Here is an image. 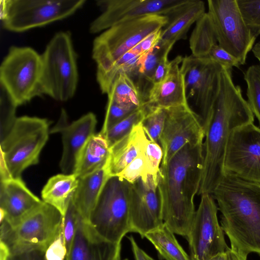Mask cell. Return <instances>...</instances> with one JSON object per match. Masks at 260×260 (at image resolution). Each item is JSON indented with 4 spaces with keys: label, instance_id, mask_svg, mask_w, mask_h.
Returning a JSON list of instances; mask_svg holds the SVG:
<instances>
[{
    "label": "cell",
    "instance_id": "44dd1931",
    "mask_svg": "<svg viewBox=\"0 0 260 260\" xmlns=\"http://www.w3.org/2000/svg\"><path fill=\"white\" fill-rule=\"evenodd\" d=\"M182 59L178 55L170 61L166 77L150 90L148 104L163 109L188 104L185 79L180 67Z\"/></svg>",
    "mask_w": 260,
    "mask_h": 260
},
{
    "label": "cell",
    "instance_id": "8992f818",
    "mask_svg": "<svg viewBox=\"0 0 260 260\" xmlns=\"http://www.w3.org/2000/svg\"><path fill=\"white\" fill-rule=\"evenodd\" d=\"M168 20L165 15H148L118 23L104 31L93 43L92 58L97 71L108 69L147 36L162 28Z\"/></svg>",
    "mask_w": 260,
    "mask_h": 260
},
{
    "label": "cell",
    "instance_id": "1f68e13d",
    "mask_svg": "<svg viewBox=\"0 0 260 260\" xmlns=\"http://www.w3.org/2000/svg\"><path fill=\"white\" fill-rule=\"evenodd\" d=\"M147 111L146 104L114 125L103 135L108 141L110 147L128 135L135 126L141 123Z\"/></svg>",
    "mask_w": 260,
    "mask_h": 260
},
{
    "label": "cell",
    "instance_id": "f6af8a7d",
    "mask_svg": "<svg viewBox=\"0 0 260 260\" xmlns=\"http://www.w3.org/2000/svg\"><path fill=\"white\" fill-rule=\"evenodd\" d=\"M45 251L42 250H32L11 254L8 260H46Z\"/></svg>",
    "mask_w": 260,
    "mask_h": 260
},
{
    "label": "cell",
    "instance_id": "4fadbf2b",
    "mask_svg": "<svg viewBox=\"0 0 260 260\" xmlns=\"http://www.w3.org/2000/svg\"><path fill=\"white\" fill-rule=\"evenodd\" d=\"M201 196L199 206L186 238L191 260H209L225 252L229 247L218 222V209L215 199L209 193Z\"/></svg>",
    "mask_w": 260,
    "mask_h": 260
},
{
    "label": "cell",
    "instance_id": "f1b7e54d",
    "mask_svg": "<svg viewBox=\"0 0 260 260\" xmlns=\"http://www.w3.org/2000/svg\"><path fill=\"white\" fill-rule=\"evenodd\" d=\"M107 95L109 100L135 110L147 103L134 81L125 73L119 75Z\"/></svg>",
    "mask_w": 260,
    "mask_h": 260
},
{
    "label": "cell",
    "instance_id": "f35d334b",
    "mask_svg": "<svg viewBox=\"0 0 260 260\" xmlns=\"http://www.w3.org/2000/svg\"><path fill=\"white\" fill-rule=\"evenodd\" d=\"M80 216V214L71 200L62 220V230L67 253L72 244Z\"/></svg>",
    "mask_w": 260,
    "mask_h": 260
},
{
    "label": "cell",
    "instance_id": "c3c4849f",
    "mask_svg": "<svg viewBox=\"0 0 260 260\" xmlns=\"http://www.w3.org/2000/svg\"><path fill=\"white\" fill-rule=\"evenodd\" d=\"M11 252L8 245L0 240V260H8Z\"/></svg>",
    "mask_w": 260,
    "mask_h": 260
},
{
    "label": "cell",
    "instance_id": "83f0119b",
    "mask_svg": "<svg viewBox=\"0 0 260 260\" xmlns=\"http://www.w3.org/2000/svg\"><path fill=\"white\" fill-rule=\"evenodd\" d=\"M174 234L164 222L161 226L147 233L144 237L153 245L160 260H191Z\"/></svg>",
    "mask_w": 260,
    "mask_h": 260
},
{
    "label": "cell",
    "instance_id": "e575fe53",
    "mask_svg": "<svg viewBox=\"0 0 260 260\" xmlns=\"http://www.w3.org/2000/svg\"><path fill=\"white\" fill-rule=\"evenodd\" d=\"M17 107L10 94L0 84V140L6 136L15 122Z\"/></svg>",
    "mask_w": 260,
    "mask_h": 260
},
{
    "label": "cell",
    "instance_id": "ba28073f",
    "mask_svg": "<svg viewBox=\"0 0 260 260\" xmlns=\"http://www.w3.org/2000/svg\"><path fill=\"white\" fill-rule=\"evenodd\" d=\"M129 183L118 176L110 177L91 212L88 222L102 238L121 243L130 232Z\"/></svg>",
    "mask_w": 260,
    "mask_h": 260
},
{
    "label": "cell",
    "instance_id": "9c48e42d",
    "mask_svg": "<svg viewBox=\"0 0 260 260\" xmlns=\"http://www.w3.org/2000/svg\"><path fill=\"white\" fill-rule=\"evenodd\" d=\"M85 3L84 0H3L1 19L6 29L22 32L66 18Z\"/></svg>",
    "mask_w": 260,
    "mask_h": 260
},
{
    "label": "cell",
    "instance_id": "5b68a950",
    "mask_svg": "<svg viewBox=\"0 0 260 260\" xmlns=\"http://www.w3.org/2000/svg\"><path fill=\"white\" fill-rule=\"evenodd\" d=\"M41 90L55 100L72 98L78 83L76 55L70 33H56L41 55Z\"/></svg>",
    "mask_w": 260,
    "mask_h": 260
},
{
    "label": "cell",
    "instance_id": "681fc988",
    "mask_svg": "<svg viewBox=\"0 0 260 260\" xmlns=\"http://www.w3.org/2000/svg\"><path fill=\"white\" fill-rule=\"evenodd\" d=\"M252 51L260 63V41L253 46Z\"/></svg>",
    "mask_w": 260,
    "mask_h": 260
},
{
    "label": "cell",
    "instance_id": "6da1fadb",
    "mask_svg": "<svg viewBox=\"0 0 260 260\" xmlns=\"http://www.w3.org/2000/svg\"><path fill=\"white\" fill-rule=\"evenodd\" d=\"M204 160L203 143L187 144L158 174L157 188L164 222L174 234L187 238L194 217Z\"/></svg>",
    "mask_w": 260,
    "mask_h": 260
},
{
    "label": "cell",
    "instance_id": "ac0fdd59",
    "mask_svg": "<svg viewBox=\"0 0 260 260\" xmlns=\"http://www.w3.org/2000/svg\"><path fill=\"white\" fill-rule=\"evenodd\" d=\"M96 123V116L91 112L70 123L66 110H61L58 120L50 133L61 135L63 150L59 166L63 174L74 173L81 150L94 134Z\"/></svg>",
    "mask_w": 260,
    "mask_h": 260
},
{
    "label": "cell",
    "instance_id": "7c38bea8",
    "mask_svg": "<svg viewBox=\"0 0 260 260\" xmlns=\"http://www.w3.org/2000/svg\"><path fill=\"white\" fill-rule=\"evenodd\" d=\"M209 14L218 44L235 57L240 65L246 62L256 39L245 24L237 0H208Z\"/></svg>",
    "mask_w": 260,
    "mask_h": 260
},
{
    "label": "cell",
    "instance_id": "2e32d148",
    "mask_svg": "<svg viewBox=\"0 0 260 260\" xmlns=\"http://www.w3.org/2000/svg\"><path fill=\"white\" fill-rule=\"evenodd\" d=\"M185 0H100L96 4L102 13L90 24L89 30L95 34L113 25L148 15L167 16Z\"/></svg>",
    "mask_w": 260,
    "mask_h": 260
},
{
    "label": "cell",
    "instance_id": "7a4b0ae2",
    "mask_svg": "<svg viewBox=\"0 0 260 260\" xmlns=\"http://www.w3.org/2000/svg\"><path fill=\"white\" fill-rule=\"evenodd\" d=\"M232 70L222 68L219 93L213 112L205 131L204 160L198 194H212L223 174L226 147L232 132L237 127L253 122L254 114L233 80Z\"/></svg>",
    "mask_w": 260,
    "mask_h": 260
},
{
    "label": "cell",
    "instance_id": "9a60e30c",
    "mask_svg": "<svg viewBox=\"0 0 260 260\" xmlns=\"http://www.w3.org/2000/svg\"><path fill=\"white\" fill-rule=\"evenodd\" d=\"M166 109V118L160 138L163 152L161 165L167 164L187 144L203 143L205 131L198 114L189 104Z\"/></svg>",
    "mask_w": 260,
    "mask_h": 260
},
{
    "label": "cell",
    "instance_id": "ab89813d",
    "mask_svg": "<svg viewBox=\"0 0 260 260\" xmlns=\"http://www.w3.org/2000/svg\"><path fill=\"white\" fill-rule=\"evenodd\" d=\"M145 154L150 174L153 176L155 182L157 183L158 174L163 157L162 148L158 144L149 140L145 150Z\"/></svg>",
    "mask_w": 260,
    "mask_h": 260
},
{
    "label": "cell",
    "instance_id": "5bb4252c",
    "mask_svg": "<svg viewBox=\"0 0 260 260\" xmlns=\"http://www.w3.org/2000/svg\"><path fill=\"white\" fill-rule=\"evenodd\" d=\"M224 172L260 184V128L250 122L235 128L227 143Z\"/></svg>",
    "mask_w": 260,
    "mask_h": 260
},
{
    "label": "cell",
    "instance_id": "4dcf8cb0",
    "mask_svg": "<svg viewBox=\"0 0 260 260\" xmlns=\"http://www.w3.org/2000/svg\"><path fill=\"white\" fill-rule=\"evenodd\" d=\"M142 55L132 48L108 69L96 71L97 81L102 92L107 94L115 81L121 74L125 73L129 75L135 68Z\"/></svg>",
    "mask_w": 260,
    "mask_h": 260
},
{
    "label": "cell",
    "instance_id": "60d3db41",
    "mask_svg": "<svg viewBox=\"0 0 260 260\" xmlns=\"http://www.w3.org/2000/svg\"><path fill=\"white\" fill-rule=\"evenodd\" d=\"M220 64L222 68L232 69L233 67L239 68V61L228 51L219 46L214 45L209 51L207 57Z\"/></svg>",
    "mask_w": 260,
    "mask_h": 260
},
{
    "label": "cell",
    "instance_id": "8fae6325",
    "mask_svg": "<svg viewBox=\"0 0 260 260\" xmlns=\"http://www.w3.org/2000/svg\"><path fill=\"white\" fill-rule=\"evenodd\" d=\"M180 69L187 101L189 99L193 101L205 133L219 93L222 68L209 58L191 54L183 57Z\"/></svg>",
    "mask_w": 260,
    "mask_h": 260
},
{
    "label": "cell",
    "instance_id": "3957f363",
    "mask_svg": "<svg viewBox=\"0 0 260 260\" xmlns=\"http://www.w3.org/2000/svg\"><path fill=\"white\" fill-rule=\"evenodd\" d=\"M212 195L231 247L260 256V184L224 172Z\"/></svg>",
    "mask_w": 260,
    "mask_h": 260
},
{
    "label": "cell",
    "instance_id": "cb8c5ba5",
    "mask_svg": "<svg viewBox=\"0 0 260 260\" xmlns=\"http://www.w3.org/2000/svg\"><path fill=\"white\" fill-rule=\"evenodd\" d=\"M110 177L106 166L95 172L79 178L72 202L82 217L88 221L103 188Z\"/></svg>",
    "mask_w": 260,
    "mask_h": 260
},
{
    "label": "cell",
    "instance_id": "7402d4cb",
    "mask_svg": "<svg viewBox=\"0 0 260 260\" xmlns=\"http://www.w3.org/2000/svg\"><path fill=\"white\" fill-rule=\"evenodd\" d=\"M149 140L140 123L128 135L110 146V155L106 165L109 176H117L139 153L145 151Z\"/></svg>",
    "mask_w": 260,
    "mask_h": 260
},
{
    "label": "cell",
    "instance_id": "ee69618b",
    "mask_svg": "<svg viewBox=\"0 0 260 260\" xmlns=\"http://www.w3.org/2000/svg\"><path fill=\"white\" fill-rule=\"evenodd\" d=\"M169 54L162 57L156 68L152 79L153 86L163 81L168 73L170 64V61L168 59Z\"/></svg>",
    "mask_w": 260,
    "mask_h": 260
},
{
    "label": "cell",
    "instance_id": "7dc6e473",
    "mask_svg": "<svg viewBox=\"0 0 260 260\" xmlns=\"http://www.w3.org/2000/svg\"><path fill=\"white\" fill-rule=\"evenodd\" d=\"M247 255L231 247L225 251V260H247Z\"/></svg>",
    "mask_w": 260,
    "mask_h": 260
},
{
    "label": "cell",
    "instance_id": "bcb514c9",
    "mask_svg": "<svg viewBox=\"0 0 260 260\" xmlns=\"http://www.w3.org/2000/svg\"><path fill=\"white\" fill-rule=\"evenodd\" d=\"M128 239L131 243L135 260H155L138 246L133 236L128 237Z\"/></svg>",
    "mask_w": 260,
    "mask_h": 260
},
{
    "label": "cell",
    "instance_id": "836d02e7",
    "mask_svg": "<svg viewBox=\"0 0 260 260\" xmlns=\"http://www.w3.org/2000/svg\"><path fill=\"white\" fill-rule=\"evenodd\" d=\"M147 111L141 123L149 140L160 145L166 118V109L147 104Z\"/></svg>",
    "mask_w": 260,
    "mask_h": 260
},
{
    "label": "cell",
    "instance_id": "603a6c76",
    "mask_svg": "<svg viewBox=\"0 0 260 260\" xmlns=\"http://www.w3.org/2000/svg\"><path fill=\"white\" fill-rule=\"evenodd\" d=\"M205 3L199 0H185L166 16L168 22L162 28L161 40L175 44L185 39L192 24L205 13Z\"/></svg>",
    "mask_w": 260,
    "mask_h": 260
},
{
    "label": "cell",
    "instance_id": "e0dca14e",
    "mask_svg": "<svg viewBox=\"0 0 260 260\" xmlns=\"http://www.w3.org/2000/svg\"><path fill=\"white\" fill-rule=\"evenodd\" d=\"M129 210L130 232L138 233L142 238L163 224L157 183L151 175L129 183Z\"/></svg>",
    "mask_w": 260,
    "mask_h": 260
},
{
    "label": "cell",
    "instance_id": "d4e9b609",
    "mask_svg": "<svg viewBox=\"0 0 260 260\" xmlns=\"http://www.w3.org/2000/svg\"><path fill=\"white\" fill-rule=\"evenodd\" d=\"M174 45L160 40L155 47L141 56L135 68L128 75L147 103L153 86L152 79L156 68L162 57L169 53Z\"/></svg>",
    "mask_w": 260,
    "mask_h": 260
},
{
    "label": "cell",
    "instance_id": "7bdbcfd3",
    "mask_svg": "<svg viewBox=\"0 0 260 260\" xmlns=\"http://www.w3.org/2000/svg\"><path fill=\"white\" fill-rule=\"evenodd\" d=\"M162 28L154 31L145 37L133 48L140 54H143L155 47L161 40Z\"/></svg>",
    "mask_w": 260,
    "mask_h": 260
},
{
    "label": "cell",
    "instance_id": "ffe728a7",
    "mask_svg": "<svg viewBox=\"0 0 260 260\" xmlns=\"http://www.w3.org/2000/svg\"><path fill=\"white\" fill-rule=\"evenodd\" d=\"M43 202L30 191L21 178L1 180L0 209L5 214L3 221L11 227L17 226Z\"/></svg>",
    "mask_w": 260,
    "mask_h": 260
},
{
    "label": "cell",
    "instance_id": "d6a6232c",
    "mask_svg": "<svg viewBox=\"0 0 260 260\" xmlns=\"http://www.w3.org/2000/svg\"><path fill=\"white\" fill-rule=\"evenodd\" d=\"M244 79L247 85V101L260 128V64L250 66L244 73Z\"/></svg>",
    "mask_w": 260,
    "mask_h": 260
},
{
    "label": "cell",
    "instance_id": "277c9868",
    "mask_svg": "<svg viewBox=\"0 0 260 260\" xmlns=\"http://www.w3.org/2000/svg\"><path fill=\"white\" fill-rule=\"evenodd\" d=\"M50 131L46 119L17 117L8 134L0 140L1 180L21 178L27 168L37 164Z\"/></svg>",
    "mask_w": 260,
    "mask_h": 260
},
{
    "label": "cell",
    "instance_id": "74e56055",
    "mask_svg": "<svg viewBox=\"0 0 260 260\" xmlns=\"http://www.w3.org/2000/svg\"><path fill=\"white\" fill-rule=\"evenodd\" d=\"M136 110L120 105L108 99L105 117L100 133L104 135L110 127Z\"/></svg>",
    "mask_w": 260,
    "mask_h": 260
},
{
    "label": "cell",
    "instance_id": "f546056e",
    "mask_svg": "<svg viewBox=\"0 0 260 260\" xmlns=\"http://www.w3.org/2000/svg\"><path fill=\"white\" fill-rule=\"evenodd\" d=\"M218 44L216 34L212 21L206 12L196 23L189 39V47L192 55L206 58L211 48Z\"/></svg>",
    "mask_w": 260,
    "mask_h": 260
},
{
    "label": "cell",
    "instance_id": "d590c367",
    "mask_svg": "<svg viewBox=\"0 0 260 260\" xmlns=\"http://www.w3.org/2000/svg\"><path fill=\"white\" fill-rule=\"evenodd\" d=\"M245 24L256 38L260 35V0H237Z\"/></svg>",
    "mask_w": 260,
    "mask_h": 260
},
{
    "label": "cell",
    "instance_id": "816d5d0a",
    "mask_svg": "<svg viewBox=\"0 0 260 260\" xmlns=\"http://www.w3.org/2000/svg\"><path fill=\"white\" fill-rule=\"evenodd\" d=\"M120 260H128V259H127V258H125V259H120Z\"/></svg>",
    "mask_w": 260,
    "mask_h": 260
},
{
    "label": "cell",
    "instance_id": "4316f807",
    "mask_svg": "<svg viewBox=\"0 0 260 260\" xmlns=\"http://www.w3.org/2000/svg\"><path fill=\"white\" fill-rule=\"evenodd\" d=\"M74 174H57L51 177L44 186L42 201L57 209L63 216L78 184Z\"/></svg>",
    "mask_w": 260,
    "mask_h": 260
},
{
    "label": "cell",
    "instance_id": "52a82bcc",
    "mask_svg": "<svg viewBox=\"0 0 260 260\" xmlns=\"http://www.w3.org/2000/svg\"><path fill=\"white\" fill-rule=\"evenodd\" d=\"M63 216L44 201L16 226L1 222L0 240L9 247L11 254L32 250L46 251L62 229Z\"/></svg>",
    "mask_w": 260,
    "mask_h": 260
},
{
    "label": "cell",
    "instance_id": "b9f144b4",
    "mask_svg": "<svg viewBox=\"0 0 260 260\" xmlns=\"http://www.w3.org/2000/svg\"><path fill=\"white\" fill-rule=\"evenodd\" d=\"M67 253L62 224L59 235L46 249L45 257L46 260H64Z\"/></svg>",
    "mask_w": 260,
    "mask_h": 260
},
{
    "label": "cell",
    "instance_id": "30bf717a",
    "mask_svg": "<svg viewBox=\"0 0 260 260\" xmlns=\"http://www.w3.org/2000/svg\"><path fill=\"white\" fill-rule=\"evenodd\" d=\"M41 56L29 47H11L0 67V84L17 106L42 94Z\"/></svg>",
    "mask_w": 260,
    "mask_h": 260
},
{
    "label": "cell",
    "instance_id": "484cf974",
    "mask_svg": "<svg viewBox=\"0 0 260 260\" xmlns=\"http://www.w3.org/2000/svg\"><path fill=\"white\" fill-rule=\"evenodd\" d=\"M110 155V146L100 132L92 135L84 145L78 158L75 174L78 178L106 166Z\"/></svg>",
    "mask_w": 260,
    "mask_h": 260
},
{
    "label": "cell",
    "instance_id": "f907efd6",
    "mask_svg": "<svg viewBox=\"0 0 260 260\" xmlns=\"http://www.w3.org/2000/svg\"><path fill=\"white\" fill-rule=\"evenodd\" d=\"M209 260H225V252L218 254Z\"/></svg>",
    "mask_w": 260,
    "mask_h": 260
},
{
    "label": "cell",
    "instance_id": "8d00e7d4",
    "mask_svg": "<svg viewBox=\"0 0 260 260\" xmlns=\"http://www.w3.org/2000/svg\"><path fill=\"white\" fill-rule=\"evenodd\" d=\"M149 175L151 174L145 150L115 176L133 184L140 178L146 179Z\"/></svg>",
    "mask_w": 260,
    "mask_h": 260
},
{
    "label": "cell",
    "instance_id": "d6986e66",
    "mask_svg": "<svg viewBox=\"0 0 260 260\" xmlns=\"http://www.w3.org/2000/svg\"><path fill=\"white\" fill-rule=\"evenodd\" d=\"M121 243L100 236L80 215L64 260H120Z\"/></svg>",
    "mask_w": 260,
    "mask_h": 260
}]
</instances>
